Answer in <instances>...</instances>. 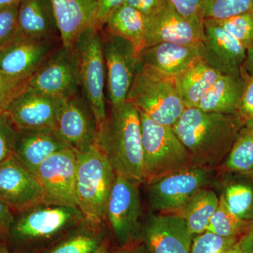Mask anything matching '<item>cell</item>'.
<instances>
[{
  "label": "cell",
  "instance_id": "obj_1",
  "mask_svg": "<svg viewBox=\"0 0 253 253\" xmlns=\"http://www.w3.org/2000/svg\"><path fill=\"white\" fill-rule=\"evenodd\" d=\"M246 126L239 114L206 112L186 108L172 126L194 166L217 169Z\"/></svg>",
  "mask_w": 253,
  "mask_h": 253
},
{
  "label": "cell",
  "instance_id": "obj_2",
  "mask_svg": "<svg viewBox=\"0 0 253 253\" xmlns=\"http://www.w3.org/2000/svg\"><path fill=\"white\" fill-rule=\"evenodd\" d=\"M96 144L116 174L145 184L140 116L134 105L126 101L111 106L98 129Z\"/></svg>",
  "mask_w": 253,
  "mask_h": 253
},
{
  "label": "cell",
  "instance_id": "obj_3",
  "mask_svg": "<svg viewBox=\"0 0 253 253\" xmlns=\"http://www.w3.org/2000/svg\"><path fill=\"white\" fill-rule=\"evenodd\" d=\"M84 219L78 208L35 205L14 212L5 245L14 253H42Z\"/></svg>",
  "mask_w": 253,
  "mask_h": 253
},
{
  "label": "cell",
  "instance_id": "obj_4",
  "mask_svg": "<svg viewBox=\"0 0 253 253\" xmlns=\"http://www.w3.org/2000/svg\"><path fill=\"white\" fill-rule=\"evenodd\" d=\"M126 101L155 122L172 126L185 110L176 84V76H169L140 63Z\"/></svg>",
  "mask_w": 253,
  "mask_h": 253
},
{
  "label": "cell",
  "instance_id": "obj_5",
  "mask_svg": "<svg viewBox=\"0 0 253 253\" xmlns=\"http://www.w3.org/2000/svg\"><path fill=\"white\" fill-rule=\"evenodd\" d=\"M75 200L84 218L106 222L108 201L116 173L97 144L77 154Z\"/></svg>",
  "mask_w": 253,
  "mask_h": 253
},
{
  "label": "cell",
  "instance_id": "obj_6",
  "mask_svg": "<svg viewBox=\"0 0 253 253\" xmlns=\"http://www.w3.org/2000/svg\"><path fill=\"white\" fill-rule=\"evenodd\" d=\"M139 112L145 184L194 166L191 155L176 135L172 126L159 124L144 113L140 111Z\"/></svg>",
  "mask_w": 253,
  "mask_h": 253
},
{
  "label": "cell",
  "instance_id": "obj_7",
  "mask_svg": "<svg viewBox=\"0 0 253 253\" xmlns=\"http://www.w3.org/2000/svg\"><path fill=\"white\" fill-rule=\"evenodd\" d=\"M101 29L92 28L84 32L73 48L79 87L89 105L98 129L107 118L106 106V68Z\"/></svg>",
  "mask_w": 253,
  "mask_h": 253
},
{
  "label": "cell",
  "instance_id": "obj_8",
  "mask_svg": "<svg viewBox=\"0 0 253 253\" xmlns=\"http://www.w3.org/2000/svg\"><path fill=\"white\" fill-rule=\"evenodd\" d=\"M218 169L191 166L145 184L152 211L176 213L190 198L205 188L214 189Z\"/></svg>",
  "mask_w": 253,
  "mask_h": 253
},
{
  "label": "cell",
  "instance_id": "obj_9",
  "mask_svg": "<svg viewBox=\"0 0 253 253\" xmlns=\"http://www.w3.org/2000/svg\"><path fill=\"white\" fill-rule=\"evenodd\" d=\"M137 181L116 174L106 212V222L117 248L140 244L142 222L140 190Z\"/></svg>",
  "mask_w": 253,
  "mask_h": 253
},
{
  "label": "cell",
  "instance_id": "obj_10",
  "mask_svg": "<svg viewBox=\"0 0 253 253\" xmlns=\"http://www.w3.org/2000/svg\"><path fill=\"white\" fill-rule=\"evenodd\" d=\"M106 68V88L111 106L126 101L128 93L140 64V56L129 41L111 34H103Z\"/></svg>",
  "mask_w": 253,
  "mask_h": 253
},
{
  "label": "cell",
  "instance_id": "obj_11",
  "mask_svg": "<svg viewBox=\"0 0 253 253\" xmlns=\"http://www.w3.org/2000/svg\"><path fill=\"white\" fill-rule=\"evenodd\" d=\"M77 154L70 148L46 158L36 174L42 191V203L77 208L75 200Z\"/></svg>",
  "mask_w": 253,
  "mask_h": 253
},
{
  "label": "cell",
  "instance_id": "obj_12",
  "mask_svg": "<svg viewBox=\"0 0 253 253\" xmlns=\"http://www.w3.org/2000/svg\"><path fill=\"white\" fill-rule=\"evenodd\" d=\"M194 237L176 213H148L141 222L140 244L149 253H190Z\"/></svg>",
  "mask_w": 253,
  "mask_h": 253
},
{
  "label": "cell",
  "instance_id": "obj_13",
  "mask_svg": "<svg viewBox=\"0 0 253 253\" xmlns=\"http://www.w3.org/2000/svg\"><path fill=\"white\" fill-rule=\"evenodd\" d=\"M65 99L26 88L4 113L17 130L56 129Z\"/></svg>",
  "mask_w": 253,
  "mask_h": 253
},
{
  "label": "cell",
  "instance_id": "obj_14",
  "mask_svg": "<svg viewBox=\"0 0 253 253\" xmlns=\"http://www.w3.org/2000/svg\"><path fill=\"white\" fill-rule=\"evenodd\" d=\"M27 87L63 99L78 94L79 83L73 50L62 45L56 50L29 78Z\"/></svg>",
  "mask_w": 253,
  "mask_h": 253
},
{
  "label": "cell",
  "instance_id": "obj_15",
  "mask_svg": "<svg viewBox=\"0 0 253 253\" xmlns=\"http://www.w3.org/2000/svg\"><path fill=\"white\" fill-rule=\"evenodd\" d=\"M56 130L68 147L84 154L96 143L98 127L92 110L83 96L65 99Z\"/></svg>",
  "mask_w": 253,
  "mask_h": 253
},
{
  "label": "cell",
  "instance_id": "obj_16",
  "mask_svg": "<svg viewBox=\"0 0 253 253\" xmlns=\"http://www.w3.org/2000/svg\"><path fill=\"white\" fill-rule=\"evenodd\" d=\"M204 39V23L184 18L168 4L156 14L147 16L145 48L162 42L199 44Z\"/></svg>",
  "mask_w": 253,
  "mask_h": 253
},
{
  "label": "cell",
  "instance_id": "obj_17",
  "mask_svg": "<svg viewBox=\"0 0 253 253\" xmlns=\"http://www.w3.org/2000/svg\"><path fill=\"white\" fill-rule=\"evenodd\" d=\"M202 59L221 74L240 76L246 50L214 19H205Z\"/></svg>",
  "mask_w": 253,
  "mask_h": 253
},
{
  "label": "cell",
  "instance_id": "obj_18",
  "mask_svg": "<svg viewBox=\"0 0 253 253\" xmlns=\"http://www.w3.org/2000/svg\"><path fill=\"white\" fill-rule=\"evenodd\" d=\"M0 199L14 212L42 203L38 178L14 155L0 165Z\"/></svg>",
  "mask_w": 253,
  "mask_h": 253
},
{
  "label": "cell",
  "instance_id": "obj_19",
  "mask_svg": "<svg viewBox=\"0 0 253 253\" xmlns=\"http://www.w3.org/2000/svg\"><path fill=\"white\" fill-rule=\"evenodd\" d=\"M54 51L53 41H36L17 34L0 46V69L12 76L30 78Z\"/></svg>",
  "mask_w": 253,
  "mask_h": 253
},
{
  "label": "cell",
  "instance_id": "obj_20",
  "mask_svg": "<svg viewBox=\"0 0 253 253\" xmlns=\"http://www.w3.org/2000/svg\"><path fill=\"white\" fill-rule=\"evenodd\" d=\"M62 46L72 50L87 30L98 28L96 0H50Z\"/></svg>",
  "mask_w": 253,
  "mask_h": 253
},
{
  "label": "cell",
  "instance_id": "obj_21",
  "mask_svg": "<svg viewBox=\"0 0 253 253\" xmlns=\"http://www.w3.org/2000/svg\"><path fill=\"white\" fill-rule=\"evenodd\" d=\"M202 42L181 44L162 42L145 48L140 53L142 63L161 72L177 76L202 59Z\"/></svg>",
  "mask_w": 253,
  "mask_h": 253
},
{
  "label": "cell",
  "instance_id": "obj_22",
  "mask_svg": "<svg viewBox=\"0 0 253 253\" xmlns=\"http://www.w3.org/2000/svg\"><path fill=\"white\" fill-rule=\"evenodd\" d=\"M66 148H68L67 145L56 129L18 130L14 156L36 176L37 169L42 163Z\"/></svg>",
  "mask_w": 253,
  "mask_h": 253
},
{
  "label": "cell",
  "instance_id": "obj_23",
  "mask_svg": "<svg viewBox=\"0 0 253 253\" xmlns=\"http://www.w3.org/2000/svg\"><path fill=\"white\" fill-rule=\"evenodd\" d=\"M17 34L36 41H53L59 34L50 0H21Z\"/></svg>",
  "mask_w": 253,
  "mask_h": 253
},
{
  "label": "cell",
  "instance_id": "obj_24",
  "mask_svg": "<svg viewBox=\"0 0 253 253\" xmlns=\"http://www.w3.org/2000/svg\"><path fill=\"white\" fill-rule=\"evenodd\" d=\"M109 236L106 222L84 218L42 253H92Z\"/></svg>",
  "mask_w": 253,
  "mask_h": 253
},
{
  "label": "cell",
  "instance_id": "obj_25",
  "mask_svg": "<svg viewBox=\"0 0 253 253\" xmlns=\"http://www.w3.org/2000/svg\"><path fill=\"white\" fill-rule=\"evenodd\" d=\"M214 189L233 214L253 221V179L247 176L218 170Z\"/></svg>",
  "mask_w": 253,
  "mask_h": 253
},
{
  "label": "cell",
  "instance_id": "obj_26",
  "mask_svg": "<svg viewBox=\"0 0 253 253\" xmlns=\"http://www.w3.org/2000/svg\"><path fill=\"white\" fill-rule=\"evenodd\" d=\"M242 90L241 74H222L200 100L196 107L206 112L239 114Z\"/></svg>",
  "mask_w": 253,
  "mask_h": 253
},
{
  "label": "cell",
  "instance_id": "obj_27",
  "mask_svg": "<svg viewBox=\"0 0 253 253\" xmlns=\"http://www.w3.org/2000/svg\"><path fill=\"white\" fill-rule=\"evenodd\" d=\"M221 75L201 59L176 76L178 89L185 107H196L200 100Z\"/></svg>",
  "mask_w": 253,
  "mask_h": 253
},
{
  "label": "cell",
  "instance_id": "obj_28",
  "mask_svg": "<svg viewBox=\"0 0 253 253\" xmlns=\"http://www.w3.org/2000/svg\"><path fill=\"white\" fill-rule=\"evenodd\" d=\"M146 16L139 10L124 4L111 13L105 26L106 31L129 41L140 55L145 48Z\"/></svg>",
  "mask_w": 253,
  "mask_h": 253
},
{
  "label": "cell",
  "instance_id": "obj_29",
  "mask_svg": "<svg viewBox=\"0 0 253 253\" xmlns=\"http://www.w3.org/2000/svg\"><path fill=\"white\" fill-rule=\"evenodd\" d=\"M219 202V196L216 191L211 188H205L193 195L176 213L184 218L193 235H199L207 230Z\"/></svg>",
  "mask_w": 253,
  "mask_h": 253
},
{
  "label": "cell",
  "instance_id": "obj_30",
  "mask_svg": "<svg viewBox=\"0 0 253 253\" xmlns=\"http://www.w3.org/2000/svg\"><path fill=\"white\" fill-rule=\"evenodd\" d=\"M218 170L253 179V126H245Z\"/></svg>",
  "mask_w": 253,
  "mask_h": 253
},
{
  "label": "cell",
  "instance_id": "obj_31",
  "mask_svg": "<svg viewBox=\"0 0 253 253\" xmlns=\"http://www.w3.org/2000/svg\"><path fill=\"white\" fill-rule=\"evenodd\" d=\"M219 205L210 220L207 231L221 237L239 239L253 224V221L241 219L228 209L219 198Z\"/></svg>",
  "mask_w": 253,
  "mask_h": 253
},
{
  "label": "cell",
  "instance_id": "obj_32",
  "mask_svg": "<svg viewBox=\"0 0 253 253\" xmlns=\"http://www.w3.org/2000/svg\"><path fill=\"white\" fill-rule=\"evenodd\" d=\"M215 21L223 29L237 40L246 50L253 44V11Z\"/></svg>",
  "mask_w": 253,
  "mask_h": 253
},
{
  "label": "cell",
  "instance_id": "obj_33",
  "mask_svg": "<svg viewBox=\"0 0 253 253\" xmlns=\"http://www.w3.org/2000/svg\"><path fill=\"white\" fill-rule=\"evenodd\" d=\"M250 11H253V0H206L204 18L224 19Z\"/></svg>",
  "mask_w": 253,
  "mask_h": 253
},
{
  "label": "cell",
  "instance_id": "obj_34",
  "mask_svg": "<svg viewBox=\"0 0 253 253\" xmlns=\"http://www.w3.org/2000/svg\"><path fill=\"white\" fill-rule=\"evenodd\" d=\"M238 241L235 238L221 237L206 231L194 236L190 253H224Z\"/></svg>",
  "mask_w": 253,
  "mask_h": 253
},
{
  "label": "cell",
  "instance_id": "obj_35",
  "mask_svg": "<svg viewBox=\"0 0 253 253\" xmlns=\"http://www.w3.org/2000/svg\"><path fill=\"white\" fill-rule=\"evenodd\" d=\"M28 80L0 69V112L4 113L11 101L27 88Z\"/></svg>",
  "mask_w": 253,
  "mask_h": 253
},
{
  "label": "cell",
  "instance_id": "obj_36",
  "mask_svg": "<svg viewBox=\"0 0 253 253\" xmlns=\"http://www.w3.org/2000/svg\"><path fill=\"white\" fill-rule=\"evenodd\" d=\"M240 74L243 79V90L238 113L244 120L246 126H253V76L243 67Z\"/></svg>",
  "mask_w": 253,
  "mask_h": 253
},
{
  "label": "cell",
  "instance_id": "obj_37",
  "mask_svg": "<svg viewBox=\"0 0 253 253\" xmlns=\"http://www.w3.org/2000/svg\"><path fill=\"white\" fill-rule=\"evenodd\" d=\"M18 130L3 113L0 120V165L14 155Z\"/></svg>",
  "mask_w": 253,
  "mask_h": 253
},
{
  "label": "cell",
  "instance_id": "obj_38",
  "mask_svg": "<svg viewBox=\"0 0 253 253\" xmlns=\"http://www.w3.org/2000/svg\"><path fill=\"white\" fill-rule=\"evenodd\" d=\"M19 4L0 9V46L14 39L17 35Z\"/></svg>",
  "mask_w": 253,
  "mask_h": 253
},
{
  "label": "cell",
  "instance_id": "obj_39",
  "mask_svg": "<svg viewBox=\"0 0 253 253\" xmlns=\"http://www.w3.org/2000/svg\"><path fill=\"white\" fill-rule=\"evenodd\" d=\"M206 0H166V2L181 16L191 21L204 22Z\"/></svg>",
  "mask_w": 253,
  "mask_h": 253
},
{
  "label": "cell",
  "instance_id": "obj_40",
  "mask_svg": "<svg viewBox=\"0 0 253 253\" xmlns=\"http://www.w3.org/2000/svg\"><path fill=\"white\" fill-rule=\"evenodd\" d=\"M125 4L139 10L146 16H152L163 9L166 4V0H126Z\"/></svg>",
  "mask_w": 253,
  "mask_h": 253
},
{
  "label": "cell",
  "instance_id": "obj_41",
  "mask_svg": "<svg viewBox=\"0 0 253 253\" xmlns=\"http://www.w3.org/2000/svg\"><path fill=\"white\" fill-rule=\"evenodd\" d=\"M98 4L97 26L101 29L111 13L126 3V0H96Z\"/></svg>",
  "mask_w": 253,
  "mask_h": 253
},
{
  "label": "cell",
  "instance_id": "obj_42",
  "mask_svg": "<svg viewBox=\"0 0 253 253\" xmlns=\"http://www.w3.org/2000/svg\"><path fill=\"white\" fill-rule=\"evenodd\" d=\"M14 212L0 199V244H4L14 221Z\"/></svg>",
  "mask_w": 253,
  "mask_h": 253
},
{
  "label": "cell",
  "instance_id": "obj_43",
  "mask_svg": "<svg viewBox=\"0 0 253 253\" xmlns=\"http://www.w3.org/2000/svg\"><path fill=\"white\" fill-rule=\"evenodd\" d=\"M238 244L244 253H253V224L239 238Z\"/></svg>",
  "mask_w": 253,
  "mask_h": 253
},
{
  "label": "cell",
  "instance_id": "obj_44",
  "mask_svg": "<svg viewBox=\"0 0 253 253\" xmlns=\"http://www.w3.org/2000/svg\"><path fill=\"white\" fill-rule=\"evenodd\" d=\"M242 67L249 75L253 76V42L246 51V57Z\"/></svg>",
  "mask_w": 253,
  "mask_h": 253
},
{
  "label": "cell",
  "instance_id": "obj_45",
  "mask_svg": "<svg viewBox=\"0 0 253 253\" xmlns=\"http://www.w3.org/2000/svg\"><path fill=\"white\" fill-rule=\"evenodd\" d=\"M111 240L110 236H108L106 239L104 240L102 244L98 248L96 251H94L92 253H111Z\"/></svg>",
  "mask_w": 253,
  "mask_h": 253
},
{
  "label": "cell",
  "instance_id": "obj_46",
  "mask_svg": "<svg viewBox=\"0 0 253 253\" xmlns=\"http://www.w3.org/2000/svg\"><path fill=\"white\" fill-rule=\"evenodd\" d=\"M137 245L126 246V247L123 248H117L114 251H111L110 253H136V247Z\"/></svg>",
  "mask_w": 253,
  "mask_h": 253
},
{
  "label": "cell",
  "instance_id": "obj_47",
  "mask_svg": "<svg viewBox=\"0 0 253 253\" xmlns=\"http://www.w3.org/2000/svg\"><path fill=\"white\" fill-rule=\"evenodd\" d=\"M21 0H0V9L11 6V5L19 4Z\"/></svg>",
  "mask_w": 253,
  "mask_h": 253
},
{
  "label": "cell",
  "instance_id": "obj_48",
  "mask_svg": "<svg viewBox=\"0 0 253 253\" xmlns=\"http://www.w3.org/2000/svg\"><path fill=\"white\" fill-rule=\"evenodd\" d=\"M224 253H244L241 251V249H240L239 244H238V242L236 243L235 244L233 245L232 246H231L229 249H228L225 251Z\"/></svg>",
  "mask_w": 253,
  "mask_h": 253
},
{
  "label": "cell",
  "instance_id": "obj_49",
  "mask_svg": "<svg viewBox=\"0 0 253 253\" xmlns=\"http://www.w3.org/2000/svg\"><path fill=\"white\" fill-rule=\"evenodd\" d=\"M136 253H149L147 250L145 249L144 245L139 244L136 247Z\"/></svg>",
  "mask_w": 253,
  "mask_h": 253
},
{
  "label": "cell",
  "instance_id": "obj_50",
  "mask_svg": "<svg viewBox=\"0 0 253 253\" xmlns=\"http://www.w3.org/2000/svg\"><path fill=\"white\" fill-rule=\"evenodd\" d=\"M0 253H14L10 251L4 244H0Z\"/></svg>",
  "mask_w": 253,
  "mask_h": 253
},
{
  "label": "cell",
  "instance_id": "obj_51",
  "mask_svg": "<svg viewBox=\"0 0 253 253\" xmlns=\"http://www.w3.org/2000/svg\"><path fill=\"white\" fill-rule=\"evenodd\" d=\"M3 113L0 112V120H1V116H2Z\"/></svg>",
  "mask_w": 253,
  "mask_h": 253
}]
</instances>
